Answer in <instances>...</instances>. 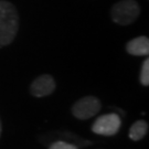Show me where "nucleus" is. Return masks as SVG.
I'll return each mask as SVG.
<instances>
[{
    "mask_svg": "<svg viewBox=\"0 0 149 149\" xmlns=\"http://www.w3.org/2000/svg\"><path fill=\"white\" fill-rule=\"evenodd\" d=\"M20 27L16 6L8 0H0V48L13 42Z\"/></svg>",
    "mask_w": 149,
    "mask_h": 149,
    "instance_id": "f257e3e1",
    "label": "nucleus"
},
{
    "mask_svg": "<svg viewBox=\"0 0 149 149\" xmlns=\"http://www.w3.org/2000/svg\"><path fill=\"white\" fill-rule=\"evenodd\" d=\"M140 12L141 8L136 0H119L112 6L109 15L116 24L126 27L138 19Z\"/></svg>",
    "mask_w": 149,
    "mask_h": 149,
    "instance_id": "f03ea898",
    "label": "nucleus"
},
{
    "mask_svg": "<svg viewBox=\"0 0 149 149\" xmlns=\"http://www.w3.org/2000/svg\"><path fill=\"white\" fill-rule=\"evenodd\" d=\"M102 108L101 101L95 96H85L72 105V114L77 119H88L97 115Z\"/></svg>",
    "mask_w": 149,
    "mask_h": 149,
    "instance_id": "7ed1b4c3",
    "label": "nucleus"
},
{
    "mask_svg": "<svg viewBox=\"0 0 149 149\" xmlns=\"http://www.w3.org/2000/svg\"><path fill=\"white\" fill-rule=\"evenodd\" d=\"M120 125H122L120 117L117 114H114V113L105 114L94 122L92 126V130L97 135H102V136H113L118 133Z\"/></svg>",
    "mask_w": 149,
    "mask_h": 149,
    "instance_id": "20e7f679",
    "label": "nucleus"
},
{
    "mask_svg": "<svg viewBox=\"0 0 149 149\" xmlns=\"http://www.w3.org/2000/svg\"><path fill=\"white\" fill-rule=\"evenodd\" d=\"M56 87L53 76L50 74H42L34 79L30 85V93L34 97H44L51 95Z\"/></svg>",
    "mask_w": 149,
    "mask_h": 149,
    "instance_id": "39448f33",
    "label": "nucleus"
},
{
    "mask_svg": "<svg viewBox=\"0 0 149 149\" xmlns=\"http://www.w3.org/2000/svg\"><path fill=\"white\" fill-rule=\"evenodd\" d=\"M126 51L135 56H147L149 54V39L145 36L134 38L126 43Z\"/></svg>",
    "mask_w": 149,
    "mask_h": 149,
    "instance_id": "423d86ee",
    "label": "nucleus"
},
{
    "mask_svg": "<svg viewBox=\"0 0 149 149\" xmlns=\"http://www.w3.org/2000/svg\"><path fill=\"white\" fill-rule=\"evenodd\" d=\"M148 132V123L145 120H137L129 129V138L132 140H141Z\"/></svg>",
    "mask_w": 149,
    "mask_h": 149,
    "instance_id": "0eeeda50",
    "label": "nucleus"
},
{
    "mask_svg": "<svg viewBox=\"0 0 149 149\" xmlns=\"http://www.w3.org/2000/svg\"><path fill=\"white\" fill-rule=\"evenodd\" d=\"M140 83L143 86L149 85V59L145 60L140 70Z\"/></svg>",
    "mask_w": 149,
    "mask_h": 149,
    "instance_id": "6e6552de",
    "label": "nucleus"
},
{
    "mask_svg": "<svg viewBox=\"0 0 149 149\" xmlns=\"http://www.w3.org/2000/svg\"><path fill=\"white\" fill-rule=\"evenodd\" d=\"M49 149H77L76 146L69 143H64V141H56L50 146Z\"/></svg>",
    "mask_w": 149,
    "mask_h": 149,
    "instance_id": "1a4fd4ad",
    "label": "nucleus"
},
{
    "mask_svg": "<svg viewBox=\"0 0 149 149\" xmlns=\"http://www.w3.org/2000/svg\"><path fill=\"white\" fill-rule=\"evenodd\" d=\"M1 132H2V125H1V119H0V136H1Z\"/></svg>",
    "mask_w": 149,
    "mask_h": 149,
    "instance_id": "9d476101",
    "label": "nucleus"
}]
</instances>
